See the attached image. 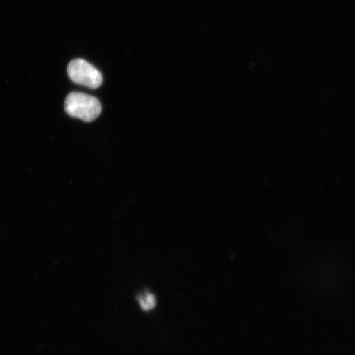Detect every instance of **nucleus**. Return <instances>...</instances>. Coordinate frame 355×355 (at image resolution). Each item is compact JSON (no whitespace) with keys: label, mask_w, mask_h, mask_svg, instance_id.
Segmentation results:
<instances>
[{"label":"nucleus","mask_w":355,"mask_h":355,"mask_svg":"<svg viewBox=\"0 0 355 355\" xmlns=\"http://www.w3.org/2000/svg\"><path fill=\"white\" fill-rule=\"evenodd\" d=\"M64 108L69 116L87 123L95 121L101 112V105L98 99L77 92H71L67 96Z\"/></svg>","instance_id":"nucleus-1"},{"label":"nucleus","mask_w":355,"mask_h":355,"mask_svg":"<svg viewBox=\"0 0 355 355\" xmlns=\"http://www.w3.org/2000/svg\"><path fill=\"white\" fill-rule=\"evenodd\" d=\"M68 75L74 83L91 89L98 88L103 81L99 70L82 59L71 61L68 66Z\"/></svg>","instance_id":"nucleus-2"},{"label":"nucleus","mask_w":355,"mask_h":355,"mask_svg":"<svg viewBox=\"0 0 355 355\" xmlns=\"http://www.w3.org/2000/svg\"><path fill=\"white\" fill-rule=\"evenodd\" d=\"M139 307L144 312H150L157 305V297L148 290H145L139 293L136 297Z\"/></svg>","instance_id":"nucleus-3"}]
</instances>
